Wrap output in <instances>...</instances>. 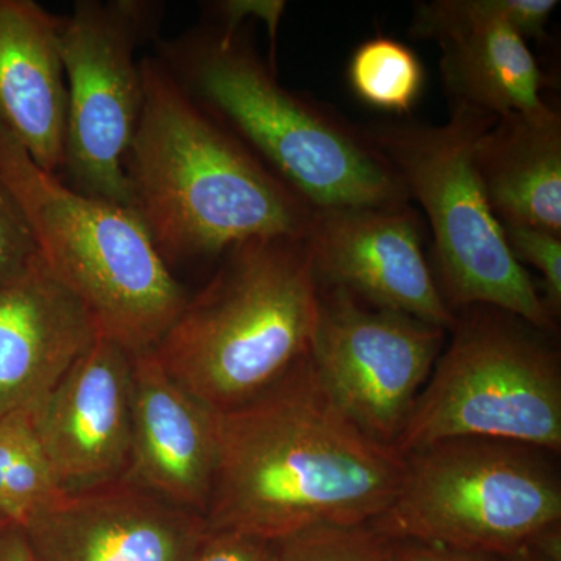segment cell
Wrapping results in <instances>:
<instances>
[{
  "mask_svg": "<svg viewBox=\"0 0 561 561\" xmlns=\"http://www.w3.org/2000/svg\"><path fill=\"white\" fill-rule=\"evenodd\" d=\"M65 493L36 434L32 411L0 415L2 518L24 527Z\"/></svg>",
  "mask_w": 561,
  "mask_h": 561,
  "instance_id": "obj_19",
  "label": "cell"
},
{
  "mask_svg": "<svg viewBox=\"0 0 561 561\" xmlns=\"http://www.w3.org/2000/svg\"><path fill=\"white\" fill-rule=\"evenodd\" d=\"M181 88L312 209L411 205L365 131L287 90L239 28L192 31L161 47Z\"/></svg>",
  "mask_w": 561,
  "mask_h": 561,
  "instance_id": "obj_3",
  "label": "cell"
},
{
  "mask_svg": "<svg viewBox=\"0 0 561 561\" xmlns=\"http://www.w3.org/2000/svg\"><path fill=\"white\" fill-rule=\"evenodd\" d=\"M394 449L405 456L449 438H491L561 451V362L540 330L493 306L456 312Z\"/></svg>",
  "mask_w": 561,
  "mask_h": 561,
  "instance_id": "obj_7",
  "label": "cell"
},
{
  "mask_svg": "<svg viewBox=\"0 0 561 561\" xmlns=\"http://www.w3.org/2000/svg\"><path fill=\"white\" fill-rule=\"evenodd\" d=\"M133 354L98 337L32 411L66 491L124 478L131 449Z\"/></svg>",
  "mask_w": 561,
  "mask_h": 561,
  "instance_id": "obj_14",
  "label": "cell"
},
{
  "mask_svg": "<svg viewBox=\"0 0 561 561\" xmlns=\"http://www.w3.org/2000/svg\"><path fill=\"white\" fill-rule=\"evenodd\" d=\"M217 467V411L162 368L133 354L131 449L122 481L205 516Z\"/></svg>",
  "mask_w": 561,
  "mask_h": 561,
  "instance_id": "obj_15",
  "label": "cell"
},
{
  "mask_svg": "<svg viewBox=\"0 0 561 561\" xmlns=\"http://www.w3.org/2000/svg\"><path fill=\"white\" fill-rule=\"evenodd\" d=\"M7 522L2 518V515H0V527L5 526Z\"/></svg>",
  "mask_w": 561,
  "mask_h": 561,
  "instance_id": "obj_28",
  "label": "cell"
},
{
  "mask_svg": "<svg viewBox=\"0 0 561 561\" xmlns=\"http://www.w3.org/2000/svg\"><path fill=\"white\" fill-rule=\"evenodd\" d=\"M556 454L491 438H449L405 454L400 490L371 522L391 540L502 557L561 527Z\"/></svg>",
  "mask_w": 561,
  "mask_h": 561,
  "instance_id": "obj_8",
  "label": "cell"
},
{
  "mask_svg": "<svg viewBox=\"0 0 561 561\" xmlns=\"http://www.w3.org/2000/svg\"><path fill=\"white\" fill-rule=\"evenodd\" d=\"M557 0H431L416 3L411 35L442 47L451 105L493 117L541 116L546 77L527 39L546 38Z\"/></svg>",
  "mask_w": 561,
  "mask_h": 561,
  "instance_id": "obj_11",
  "label": "cell"
},
{
  "mask_svg": "<svg viewBox=\"0 0 561 561\" xmlns=\"http://www.w3.org/2000/svg\"><path fill=\"white\" fill-rule=\"evenodd\" d=\"M393 545L370 523L317 526L278 541L275 561H389Z\"/></svg>",
  "mask_w": 561,
  "mask_h": 561,
  "instance_id": "obj_21",
  "label": "cell"
},
{
  "mask_svg": "<svg viewBox=\"0 0 561 561\" xmlns=\"http://www.w3.org/2000/svg\"><path fill=\"white\" fill-rule=\"evenodd\" d=\"M405 460L341 411L309 354L238 408L217 412L210 531L278 542L317 526H357L389 508Z\"/></svg>",
  "mask_w": 561,
  "mask_h": 561,
  "instance_id": "obj_1",
  "label": "cell"
},
{
  "mask_svg": "<svg viewBox=\"0 0 561 561\" xmlns=\"http://www.w3.org/2000/svg\"><path fill=\"white\" fill-rule=\"evenodd\" d=\"M448 331L405 313L371 308L321 286L309 359L321 386L365 434L400 438Z\"/></svg>",
  "mask_w": 561,
  "mask_h": 561,
  "instance_id": "obj_10",
  "label": "cell"
},
{
  "mask_svg": "<svg viewBox=\"0 0 561 561\" xmlns=\"http://www.w3.org/2000/svg\"><path fill=\"white\" fill-rule=\"evenodd\" d=\"M38 561H194L205 516L122 481L66 491L25 524Z\"/></svg>",
  "mask_w": 561,
  "mask_h": 561,
  "instance_id": "obj_13",
  "label": "cell"
},
{
  "mask_svg": "<svg viewBox=\"0 0 561 561\" xmlns=\"http://www.w3.org/2000/svg\"><path fill=\"white\" fill-rule=\"evenodd\" d=\"M0 181L44 267L90 313L99 335L131 354L157 348L190 297L138 214L44 172L2 125Z\"/></svg>",
  "mask_w": 561,
  "mask_h": 561,
  "instance_id": "obj_5",
  "label": "cell"
},
{
  "mask_svg": "<svg viewBox=\"0 0 561 561\" xmlns=\"http://www.w3.org/2000/svg\"><path fill=\"white\" fill-rule=\"evenodd\" d=\"M505 241L519 264H529L542 278V300L553 319L561 313V236L540 228L501 225Z\"/></svg>",
  "mask_w": 561,
  "mask_h": 561,
  "instance_id": "obj_22",
  "label": "cell"
},
{
  "mask_svg": "<svg viewBox=\"0 0 561 561\" xmlns=\"http://www.w3.org/2000/svg\"><path fill=\"white\" fill-rule=\"evenodd\" d=\"M409 206L313 209L306 236L313 268L321 286L449 332L456 312L443 298Z\"/></svg>",
  "mask_w": 561,
  "mask_h": 561,
  "instance_id": "obj_12",
  "label": "cell"
},
{
  "mask_svg": "<svg viewBox=\"0 0 561 561\" xmlns=\"http://www.w3.org/2000/svg\"><path fill=\"white\" fill-rule=\"evenodd\" d=\"M0 561H38L20 524L7 523L0 527Z\"/></svg>",
  "mask_w": 561,
  "mask_h": 561,
  "instance_id": "obj_26",
  "label": "cell"
},
{
  "mask_svg": "<svg viewBox=\"0 0 561 561\" xmlns=\"http://www.w3.org/2000/svg\"><path fill=\"white\" fill-rule=\"evenodd\" d=\"M474 168L501 225L561 236V116L497 117L474 146Z\"/></svg>",
  "mask_w": 561,
  "mask_h": 561,
  "instance_id": "obj_18",
  "label": "cell"
},
{
  "mask_svg": "<svg viewBox=\"0 0 561 561\" xmlns=\"http://www.w3.org/2000/svg\"><path fill=\"white\" fill-rule=\"evenodd\" d=\"M38 256L24 214L0 181V287L22 275Z\"/></svg>",
  "mask_w": 561,
  "mask_h": 561,
  "instance_id": "obj_23",
  "label": "cell"
},
{
  "mask_svg": "<svg viewBox=\"0 0 561 561\" xmlns=\"http://www.w3.org/2000/svg\"><path fill=\"white\" fill-rule=\"evenodd\" d=\"M389 561H500L496 557L481 556L445 548V546L427 545V542L394 540Z\"/></svg>",
  "mask_w": 561,
  "mask_h": 561,
  "instance_id": "obj_25",
  "label": "cell"
},
{
  "mask_svg": "<svg viewBox=\"0 0 561 561\" xmlns=\"http://www.w3.org/2000/svg\"><path fill=\"white\" fill-rule=\"evenodd\" d=\"M144 102L125 173L131 209L168 262L253 239L306 238L313 209L173 79L140 60Z\"/></svg>",
  "mask_w": 561,
  "mask_h": 561,
  "instance_id": "obj_2",
  "label": "cell"
},
{
  "mask_svg": "<svg viewBox=\"0 0 561 561\" xmlns=\"http://www.w3.org/2000/svg\"><path fill=\"white\" fill-rule=\"evenodd\" d=\"M60 18L33 0H0V125L44 172L65 162Z\"/></svg>",
  "mask_w": 561,
  "mask_h": 561,
  "instance_id": "obj_17",
  "label": "cell"
},
{
  "mask_svg": "<svg viewBox=\"0 0 561 561\" xmlns=\"http://www.w3.org/2000/svg\"><path fill=\"white\" fill-rule=\"evenodd\" d=\"M348 83L359 101L391 114L411 113L426 83L419 55L401 41L376 36L351 55Z\"/></svg>",
  "mask_w": 561,
  "mask_h": 561,
  "instance_id": "obj_20",
  "label": "cell"
},
{
  "mask_svg": "<svg viewBox=\"0 0 561 561\" xmlns=\"http://www.w3.org/2000/svg\"><path fill=\"white\" fill-rule=\"evenodd\" d=\"M157 22L153 3L81 0L60 18L66 142L73 190L131 208L125 161L138 128L144 80L136 50Z\"/></svg>",
  "mask_w": 561,
  "mask_h": 561,
  "instance_id": "obj_9",
  "label": "cell"
},
{
  "mask_svg": "<svg viewBox=\"0 0 561 561\" xmlns=\"http://www.w3.org/2000/svg\"><path fill=\"white\" fill-rule=\"evenodd\" d=\"M98 337L90 313L38 256L0 287V415L33 411Z\"/></svg>",
  "mask_w": 561,
  "mask_h": 561,
  "instance_id": "obj_16",
  "label": "cell"
},
{
  "mask_svg": "<svg viewBox=\"0 0 561 561\" xmlns=\"http://www.w3.org/2000/svg\"><path fill=\"white\" fill-rule=\"evenodd\" d=\"M276 545L234 531H210L194 561H275Z\"/></svg>",
  "mask_w": 561,
  "mask_h": 561,
  "instance_id": "obj_24",
  "label": "cell"
},
{
  "mask_svg": "<svg viewBox=\"0 0 561 561\" xmlns=\"http://www.w3.org/2000/svg\"><path fill=\"white\" fill-rule=\"evenodd\" d=\"M500 561H561L552 559V557L546 556L540 549L530 548L523 549V551L512 553V556L502 557Z\"/></svg>",
  "mask_w": 561,
  "mask_h": 561,
  "instance_id": "obj_27",
  "label": "cell"
},
{
  "mask_svg": "<svg viewBox=\"0 0 561 561\" xmlns=\"http://www.w3.org/2000/svg\"><path fill=\"white\" fill-rule=\"evenodd\" d=\"M320 280L306 238L239 243L187 298L153 350L162 368L221 412L257 397L309 353Z\"/></svg>",
  "mask_w": 561,
  "mask_h": 561,
  "instance_id": "obj_4",
  "label": "cell"
},
{
  "mask_svg": "<svg viewBox=\"0 0 561 561\" xmlns=\"http://www.w3.org/2000/svg\"><path fill=\"white\" fill-rule=\"evenodd\" d=\"M496 117L451 105L443 125L393 122L364 130L430 220L435 279L454 312L493 306L556 332L541 291L513 256L474 168V146Z\"/></svg>",
  "mask_w": 561,
  "mask_h": 561,
  "instance_id": "obj_6",
  "label": "cell"
}]
</instances>
